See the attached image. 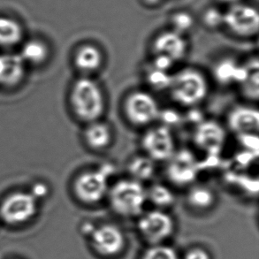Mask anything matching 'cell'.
Listing matches in <instances>:
<instances>
[{"label": "cell", "instance_id": "6da1fadb", "mask_svg": "<svg viewBox=\"0 0 259 259\" xmlns=\"http://www.w3.org/2000/svg\"><path fill=\"white\" fill-rule=\"evenodd\" d=\"M69 99L74 115L85 125L103 119L106 98L101 85L94 78H78L71 88Z\"/></svg>", "mask_w": 259, "mask_h": 259}, {"label": "cell", "instance_id": "ac0fdd59", "mask_svg": "<svg viewBox=\"0 0 259 259\" xmlns=\"http://www.w3.org/2000/svg\"><path fill=\"white\" fill-rule=\"evenodd\" d=\"M156 170L157 163L144 153L134 156L126 164L127 177L143 184L153 179L156 175Z\"/></svg>", "mask_w": 259, "mask_h": 259}, {"label": "cell", "instance_id": "2e32d148", "mask_svg": "<svg viewBox=\"0 0 259 259\" xmlns=\"http://www.w3.org/2000/svg\"><path fill=\"white\" fill-rule=\"evenodd\" d=\"M82 139L90 151L103 152L112 146L114 134L110 124L100 119L86 125Z\"/></svg>", "mask_w": 259, "mask_h": 259}, {"label": "cell", "instance_id": "8fae6325", "mask_svg": "<svg viewBox=\"0 0 259 259\" xmlns=\"http://www.w3.org/2000/svg\"><path fill=\"white\" fill-rule=\"evenodd\" d=\"M35 211L36 199L31 194L14 193L1 204L0 217L8 224H22L34 217Z\"/></svg>", "mask_w": 259, "mask_h": 259}, {"label": "cell", "instance_id": "5bb4252c", "mask_svg": "<svg viewBox=\"0 0 259 259\" xmlns=\"http://www.w3.org/2000/svg\"><path fill=\"white\" fill-rule=\"evenodd\" d=\"M228 128L241 137L256 136L259 127L257 109L249 105H239L228 115Z\"/></svg>", "mask_w": 259, "mask_h": 259}, {"label": "cell", "instance_id": "603a6c76", "mask_svg": "<svg viewBox=\"0 0 259 259\" xmlns=\"http://www.w3.org/2000/svg\"><path fill=\"white\" fill-rule=\"evenodd\" d=\"M151 65V64H150ZM172 74L168 71L161 70L151 65L146 74V81L155 90H167Z\"/></svg>", "mask_w": 259, "mask_h": 259}, {"label": "cell", "instance_id": "e0dca14e", "mask_svg": "<svg viewBox=\"0 0 259 259\" xmlns=\"http://www.w3.org/2000/svg\"><path fill=\"white\" fill-rule=\"evenodd\" d=\"M25 65L20 55L1 54L0 55V85L14 86L24 76Z\"/></svg>", "mask_w": 259, "mask_h": 259}, {"label": "cell", "instance_id": "4fadbf2b", "mask_svg": "<svg viewBox=\"0 0 259 259\" xmlns=\"http://www.w3.org/2000/svg\"><path fill=\"white\" fill-rule=\"evenodd\" d=\"M91 243L95 250L103 256H115L124 248L125 238L116 226L104 225L93 232Z\"/></svg>", "mask_w": 259, "mask_h": 259}, {"label": "cell", "instance_id": "277c9868", "mask_svg": "<svg viewBox=\"0 0 259 259\" xmlns=\"http://www.w3.org/2000/svg\"><path fill=\"white\" fill-rule=\"evenodd\" d=\"M123 115L131 126L147 128L161 117L158 99L150 91L135 90L126 95L122 103Z\"/></svg>", "mask_w": 259, "mask_h": 259}, {"label": "cell", "instance_id": "ffe728a7", "mask_svg": "<svg viewBox=\"0 0 259 259\" xmlns=\"http://www.w3.org/2000/svg\"><path fill=\"white\" fill-rule=\"evenodd\" d=\"M147 202L153 204L156 209L165 210L172 206L175 202V195L171 188L166 184L156 182L146 188Z\"/></svg>", "mask_w": 259, "mask_h": 259}, {"label": "cell", "instance_id": "8992f818", "mask_svg": "<svg viewBox=\"0 0 259 259\" xmlns=\"http://www.w3.org/2000/svg\"><path fill=\"white\" fill-rule=\"evenodd\" d=\"M189 44L184 35L172 29L162 32L155 37L151 45V65L161 70L168 71L185 59Z\"/></svg>", "mask_w": 259, "mask_h": 259}, {"label": "cell", "instance_id": "44dd1931", "mask_svg": "<svg viewBox=\"0 0 259 259\" xmlns=\"http://www.w3.org/2000/svg\"><path fill=\"white\" fill-rule=\"evenodd\" d=\"M22 37L21 26L9 18L0 17V46H12Z\"/></svg>", "mask_w": 259, "mask_h": 259}, {"label": "cell", "instance_id": "52a82bcc", "mask_svg": "<svg viewBox=\"0 0 259 259\" xmlns=\"http://www.w3.org/2000/svg\"><path fill=\"white\" fill-rule=\"evenodd\" d=\"M144 154L155 163H166L177 151L175 137L171 127L156 123L144 130L141 138Z\"/></svg>", "mask_w": 259, "mask_h": 259}, {"label": "cell", "instance_id": "d6986e66", "mask_svg": "<svg viewBox=\"0 0 259 259\" xmlns=\"http://www.w3.org/2000/svg\"><path fill=\"white\" fill-rule=\"evenodd\" d=\"M186 201L195 210H206L213 206L216 202V195L209 186L194 183L189 186Z\"/></svg>", "mask_w": 259, "mask_h": 259}, {"label": "cell", "instance_id": "484cf974", "mask_svg": "<svg viewBox=\"0 0 259 259\" xmlns=\"http://www.w3.org/2000/svg\"><path fill=\"white\" fill-rule=\"evenodd\" d=\"M205 23L209 27H218L223 24V14L217 10H210L205 14Z\"/></svg>", "mask_w": 259, "mask_h": 259}, {"label": "cell", "instance_id": "5b68a950", "mask_svg": "<svg viewBox=\"0 0 259 259\" xmlns=\"http://www.w3.org/2000/svg\"><path fill=\"white\" fill-rule=\"evenodd\" d=\"M112 172V166L105 165L80 172L74 179L73 184L74 196L80 202L88 205L101 203L107 198Z\"/></svg>", "mask_w": 259, "mask_h": 259}, {"label": "cell", "instance_id": "cb8c5ba5", "mask_svg": "<svg viewBox=\"0 0 259 259\" xmlns=\"http://www.w3.org/2000/svg\"><path fill=\"white\" fill-rule=\"evenodd\" d=\"M172 30L184 35L186 32L189 31L194 24L192 17L188 13H177L172 18Z\"/></svg>", "mask_w": 259, "mask_h": 259}, {"label": "cell", "instance_id": "9c48e42d", "mask_svg": "<svg viewBox=\"0 0 259 259\" xmlns=\"http://www.w3.org/2000/svg\"><path fill=\"white\" fill-rule=\"evenodd\" d=\"M166 164V176L174 185L189 187L196 182L199 164L192 151L177 150Z\"/></svg>", "mask_w": 259, "mask_h": 259}, {"label": "cell", "instance_id": "7c38bea8", "mask_svg": "<svg viewBox=\"0 0 259 259\" xmlns=\"http://www.w3.org/2000/svg\"><path fill=\"white\" fill-rule=\"evenodd\" d=\"M138 228L148 242L158 244L172 235L175 223L165 210L155 209L141 216Z\"/></svg>", "mask_w": 259, "mask_h": 259}, {"label": "cell", "instance_id": "7402d4cb", "mask_svg": "<svg viewBox=\"0 0 259 259\" xmlns=\"http://www.w3.org/2000/svg\"><path fill=\"white\" fill-rule=\"evenodd\" d=\"M48 55V49L45 44L39 41L28 42L21 50V56L23 61L29 63H42Z\"/></svg>", "mask_w": 259, "mask_h": 259}, {"label": "cell", "instance_id": "83f0119b", "mask_svg": "<svg viewBox=\"0 0 259 259\" xmlns=\"http://www.w3.org/2000/svg\"><path fill=\"white\" fill-rule=\"evenodd\" d=\"M47 193H48L47 187L45 184L39 183V184L34 186V188L32 189L31 195L35 197V199H37V198H41V197L46 196Z\"/></svg>", "mask_w": 259, "mask_h": 259}, {"label": "cell", "instance_id": "3957f363", "mask_svg": "<svg viewBox=\"0 0 259 259\" xmlns=\"http://www.w3.org/2000/svg\"><path fill=\"white\" fill-rule=\"evenodd\" d=\"M107 199L116 213L124 217L140 215L147 203L146 187L133 179H119L110 186Z\"/></svg>", "mask_w": 259, "mask_h": 259}, {"label": "cell", "instance_id": "d4e9b609", "mask_svg": "<svg viewBox=\"0 0 259 259\" xmlns=\"http://www.w3.org/2000/svg\"><path fill=\"white\" fill-rule=\"evenodd\" d=\"M143 259H179V257L172 248L156 244L144 253Z\"/></svg>", "mask_w": 259, "mask_h": 259}, {"label": "cell", "instance_id": "ba28073f", "mask_svg": "<svg viewBox=\"0 0 259 259\" xmlns=\"http://www.w3.org/2000/svg\"><path fill=\"white\" fill-rule=\"evenodd\" d=\"M223 24L239 37H253L258 33V13L248 5L235 4L223 14Z\"/></svg>", "mask_w": 259, "mask_h": 259}, {"label": "cell", "instance_id": "7a4b0ae2", "mask_svg": "<svg viewBox=\"0 0 259 259\" xmlns=\"http://www.w3.org/2000/svg\"><path fill=\"white\" fill-rule=\"evenodd\" d=\"M167 91L175 104L193 108L205 101L210 93L206 74L196 67H183L171 75Z\"/></svg>", "mask_w": 259, "mask_h": 259}, {"label": "cell", "instance_id": "9a60e30c", "mask_svg": "<svg viewBox=\"0 0 259 259\" xmlns=\"http://www.w3.org/2000/svg\"><path fill=\"white\" fill-rule=\"evenodd\" d=\"M74 65L81 76L93 77L105 65L104 53L94 44H84L74 53Z\"/></svg>", "mask_w": 259, "mask_h": 259}, {"label": "cell", "instance_id": "f546056e", "mask_svg": "<svg viewBox=\"0 0 259 259\" xmlns=\"http://www.w3.org/2000/svg\"><path fill=\"white\" fill-rule=\"evenodd\" d=\"M146 2H148V3H151V4H157L159 2V0H146Z\"/></svg>", "mask_w": 259, "mask_h": 259}, {"label": "cell", "instance_id": "f1b7e54d", "mask_svg": "<svg viewBox=\"0 0 259 259\" xmlns=\"http://www.w3.org/2000/svg\"><path fill=\"white\" fill-rule=\"evenodd\" d=\"M221 1L224 2V3L232 4V5H235V4L238 3L240 0H221Z\"/></svg>", "mask_w": 259, "mask_h": 259}, {"label": "cell", "instance_id": "4316f807", "mask_svg": "<svg viewBox=\"0 0 259 259\" xmlns=\"http://www.w3.org/2000/svg\"><path fill=\"white\" fill-rule=\"evenodd\" d=\"M183 259H210V257L204 249L196 248L189 250Z\"/></svg>", "mask_w": 259, "mask_h": 259}, {"label": "cell", "instance_id": "30bf717a", "mask_svg": "<svg viewBox=\"0 0 259 259\" xmlns=\"http://www.w3.org/2000/svg\"><path fill=\"white\" fill-rule=\"evenodd\" d=\"M227 130L214 119H203L194 130L193 141L196 147L210 156H216L223 151L227 143Z\"/></svg>", "mask_w": 259, "mask_h": 259}]
</instances>
